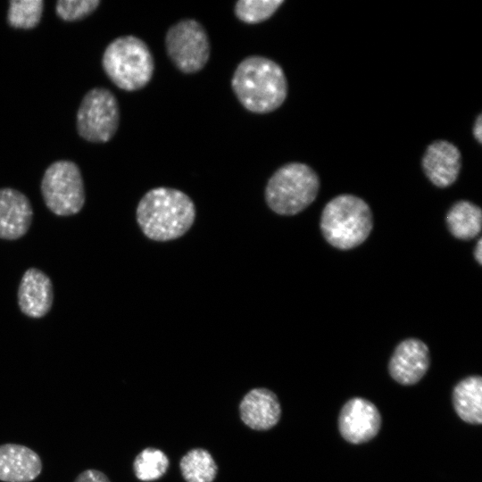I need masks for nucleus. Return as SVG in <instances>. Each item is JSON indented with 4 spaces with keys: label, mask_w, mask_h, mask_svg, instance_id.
I'll return each mask as SVG.
<instances>
[{
    "label": "nucleus",
    "mask_w": 482,
    "mask_h": 482,
    "mask_svg": "<svg viewBox=\"0 0 482 482\" xmlns=\"http://www.w3.org/2000/svg\"><path fill=\"white\" fill-rule=\"evenodd\" d=\"M136 219L147 238L171 241L190 229L195 219V206L183 191L158 187L147 191L139 200Z\"/></svg>",
    "instance_id": "obj_1"
},
{
    "label": "nucleus",
    "mask_w": 482,
    "mask_h": 482,
    "mask_svg": "<svg viewBox=\"0 0 482 482\" xmlns=\"http://www.w3.org/2000/svg\"><path fill=\"white\" fill-rule=\"evenodd\" d=\"M231 87L243 107L258 114L278 109L288 92L282 67L261 55L247 56L237 64L232 75Z\"/></svg>",
    "instance_id": "obj_2"
},
{
    "label": "nucleus",
    "mask_w": 482,
    "mask_h": 482,
    "mask_svg": "<svg viewBox=\"0 0 482 482\" xmlns=\"http://www.w3.org/2000/svg\"><path fill=\"white\" fill-rule=\"evenodd\" d=\"M373 227L372 212L362 198L342 194L327 203L320 217V229L332 246L348 250L360 245Z\"/></svg>",
    "instance_id": "obj_3"
},
{
    "label": "nucleus",
    "mask_w": 482,
    "mask_h": 482,
    "mask_svg": "<svg viewBox=\"0 0 482 482\" xmlns=\"http://www.w3.org/2000/svg\"><path fill=\"white\" fill-rule=\"evenodd\" d=\"M102 65L110 80L125 91H137L152 79L154 61L150 48L141 38L120 36L105 47Z\"/></svg>",
    "instance_id": "obj_4"
},
{
    "label": "nucleus",
    "mask_w": 482,
    "mask_h": 482,
    "mask_svg": "<svg viewBox=\"0 0 482 482\" xmlns=\"http://www.w3.org/2000/svg\"><path fill=\"white\" fill-rule=\"evenodd\" d=\"M320 179L309 165L292 162L274 171L269 179L264 198L268 207L278 215H295L317 197Z\"/></svg>",
    "instance_id": "obj_5"
},
{
    "label": "nucleus",
    "mask_w": 482,
    "mask_h": 482,
    "mask_svg": "<svg viewBox=\"0 0 482 482\" xmlns=\"http://www.w3.org/2000/svg\"><path fill=\"white\" fill-rule=\"evenodd\" d=\"M40 190L45 204L57 216H71L79 212L86 201L80 170L70 160H58L47 167L41 180Z\"/></svg>",
    "instance_id": "obj_6"
},
{
    "label": "nucleus",
    "mask_w": 482,
    "mask_h": 482,
    "mask_svg": "<svg viewBox=\"0 0 482 482\" xmlns=\"http://www.w3.org/2000/svg\"><path fill=\"white\" fill-rule=\"evenodd\" d=\"M119 123V103L109 89L96 87L85 94L76 116L77 131L82 138L93 143L108 142Z\"/></svg>",
    "instance_id": "obj_7"
},
{
    "label": "nucleus",
    "mask_w": 482,
    "mask_h": 482,
    "mask_svg": "<svg viewBox=\"0 0 482 482\" xmlns=\"http://www.w3.org/2000/svg\"><path fill=\"white\" fill-rule=\"evenodd\" d=\"M164 41L169 58L183 73H196L209 61V37L204 27L196 20L179 21L168 29Z\"/></svg>",
    "instance_id": "obj_8"
},
{
    "label": "nucleus",
    "mask_w": 482,
    "mask_h": 482,
    "mask_svg": "<svg viewBox=\"0 0 482 482\" xmlns=\"http://www.w3.org/2000/svg\"><path fill=\"white\" fill-rule=\"evenodd\" d=\"M381 426L377 407L370 401L355 397L343 406L338 427L342 436L353 444H361L373 438Z\"/></svg>",
    "instance_id": "obj_9"
},
{
    "label": "nucleus",
    "mask_w": 482,
    "mask_h": 482,
    "mask_svg": "<svg viewBox=\"0 0 482 482\" xmlns=\"http://www.w3.org/2000/svg\"><path fill=\"white\" fill-rule=\"evenodd\" d=\"M421 166L427 178L438 187L453 185L461 168L458 147L446 140L430 143L423 154Z\"/></svg>",
    "instance_id": "obj_10"
},
{
    "label": "nucleus",
    "mask_w": 482,
    "mask_h": 482,
    "mask_svg": "<svg viewBox=\"0 0 482 482\" xmlns=\"http://www.w3.org/2000/svg\"><path fill=\"white\" fill-rule=\"evenodd\" d=\"M429 366L427 345L417 338H407L395 348L389 361L391 377L400 384L412 385L420 380Z\"/></svg>",
    "instance_id": "obj_11"
},
{
    "label": "nucleus",
    "mask_w": 482,
    "mask_h": 482,
    "mask_svg": "<svg viewBox=\"0 0 482 482\" xmlns=\"http://www.w3.org/2000/svg\"><path fill=\"white\" fill-rule=\"evenodd\" d=\"M17 297L23 314L33 319L42 318L53 306V283L44 271L29 268L21 277Z\"/></svg>",
    "instance_id": "obj_12"
},
{
    "label": "nucleus",
    "mask_w": 482,
    "mask_h": 482,
    "mask_svg": "<svg viewBox=\"0 0 482 482\" xmlns=\"http://www.w3.org/2000/svg\"><path fill=\"white\" fill-rule=\"evenodd\" d=\"M239 414L243 423L251 429L265 431L279 421L281 406L273 391L266 387H254L241 399Z\"/></svg>",
    "instance_id": "obj_13"
},
{
    "label": "nucleus",
    "mask_w": 482,
    "mask_h": 482,
    "mask_svg": "<svg viewBox=\"0 0 482 482\" xmlns=\"http://www.w3.org/2000/svg\"><path fill=\"white\" fill-rule=\"evenodd\" d=\"M33 209L29 199L12 187L0 188V238L16 240L29 229Z\"/></svg>",
    "instance_id": "obj_14"
},
{
    "label": "nucleus",
    "mask_w": 482,
    "mask_h": 482,
    "mask_svg": "<svg viewBox=\"0 0 482 482\" xmlns=\"http://www.w3.org/2000/svg\"><path fill=\"white\" fill-rule=\"evenodd\" d=\"M42 461L32 449L18 444L0 445V480L30 482L41 473Z\"/></svg>",
    "instance_id": "obj_15"
},
{
    "label": "nucleus",
    "mask_w": 482,
    "mask_h": 482,
    "mask_svg": "<svg viewBox=\"0 0 482 482\" xmlns=\"http://www.w3.org/2000/svg\"><path fill=\"white\" fill-rule=\"evenodd\" d=\"M453 403L459 417L470 424L482 422V378L470 376L460 381L453 393Z\"/></svg>",
    "instance_id": "obj_16"
},
{
    "label": "nucleus",
    "mask_w": 482,
    "mask_h": 482,
    "mask_svg": "<svg viewBox=\"0 0 482 482\" xmlns=\"http://www.w3.org/2000/svg\"><path fill=\"white\" fill-rule=\"evenodd\" d=\"M445 220L453 237L463 240L472 239L481 230V209L470 201L461 200L449 209Z\"/></svg>",
    "instance_id": "obj_17"
},
{
    "label": "nucleus",
    "mask_w": 482,
    "mask_h": 482,
    "mask_svg": "<svg viewBox=\"0 0 482 482\" xmlns=\"http://www.w3.org/2000/svg\"><path fill=\"white\" fill-rule=\"evenodd\" d=\"M179 469L186 482H213L218 472L215 460L204 448H193L184 454Z\"/></svg>",
    "instance_id": "obj_18"
},
{
    "label": "nucleus",
    "mask_w": 482,
    "mask_h": 482,
    "mask_svg": "<svg viewBox=\"0 0 482 482\" xmlns=\"http://www.w3.org/2000/svg\"><path fill=\"white\" fill-rule=\"evenodd\" d=\"M170 461L164 452L154 447L143 449L133 461V471L137 478L151 482L161 478L168 470Z\"/></svg>",
    "instance_id": "obj_19"
},
{
    "label": "nucleus",
    "mask_w": 482,
    "mask_h": 482,
    "mask_svg": "<svg viewBox=\"0 0 482 482\" xmlns=\"http://www.w3.org/2000/svg\"><path fill=\"white\" fill-rule=\"evenodd\" d=\"M43 10V0H11L7 21L10 26L16 29H33L39 23Z\"/></svg>",
    "instance_id": "obj_20"
},
{
    "label": "nucleus",
    "mask_w": 482,
    "mask_h": 482,
    "mask_svg": "<svg viewBox=\"0 0 482 482\" xmlns=\"http://www.w3.org/2000/svg\"><path fill=\"white\" fill-rule=\"evenodd\" d=\"M284 0H239L235 4L236 17L246 24H257L270 18Z\"/></svg>",
    "instance_id": "obj_21"
},
{
    "label": "nucleus",
    "mask_w": 482,
    "mask_h": 482,
    "mask_svg": "<svg viewBox=\"0 0 482 482\" xmlns=\"http://www.w3.org/2000/svg\"><path fill=\"white\" fill-rule=\"evenodd\" d=\"M100 3V0H59L55 4V12L63 21H74L88 16Z\"/></svg>",
    "instance_id": "obj_22"
},
{
    "label": "nucleus",
    "mask_w": 482,
    "mask_h": 482,
    "mask_svg": "<svg viewBox=\"0 0 482 482\" xmlns=\"http://www.w3.org/2000/svg\"><path fill=\"white\" fill-rule=\"evenodd\" d=\"M73 482H111V480L104 472L90 469L79 473Z\"/></svg>",
    "instance_id": "obj_23"
},
{
    "label": "nucleus",
    "mask_w": 482,
    "mask_h": 482,
    "mask_svg": "<svg viewBox=\"0 0 482 482\" xmlns=\"http://www.w3.org/2000/svg\"><path fill=\"white\" fill-rule=\"evenodd\" d=\"M473 136L477 141L481 144L482 142V115L479 114L475 120L473 129Z\"/></svg>",
    "instance_id": "obj_24"
},
{
    "label": "nucleus",
    "mask_w": 482,
    "mask_h": 482,
    "mask_svg": "<svg viewBox=\"0 0 482 482\" xmlns=\"http://www.w3.org/2000/svg\"><path fill=\"white\" fill-rule=\"evenodd\" d=\"M474 257L478 264L482 263V239L479 238L474 248Z\"/></svg>",
    "instance_id": "obj_25"
}]
</instances>
